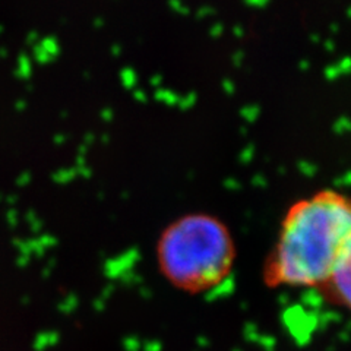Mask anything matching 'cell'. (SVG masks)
Listing matches in <instances>:
<instances>
[{
    "instance_id": "3",
    "label": "cell",
    "mask_w": 351,
    "mask_h": 351,
    "mask_svg": "<svg viewBox=\"0 0 351 351\" xmlns=\"http://www.w3.org/2000/svg\"><path fill=\"white\" fill-rule=\"evenodd\" d=\"M321 292H325L331 301L351 313V247Z\"/></svg>"
},
{
    "instance_id": "2",
    "label": "cell",
    "mask_w": 351,
    "mask_h": 351,
    "mask_svg": "<svg viewBox=\"0 0 351 351\" xmlns=\"http://www.w3.org/2000/svg\"><path fill=\"white\" fill-rule=\"evenodd\" d=\"M237 244L230 227L217 215L195 211L170 221L155 243L161 277L177 292L205 294L233 274Z\"/></svg>"
},
{
    "instance_id": "1",
    "label": "cell",
    "mask_w": 351,
    "mask_h": 351,
    "mask_svg": "<svg viewBox=\"0 0 351 351\" xmlns=\"http://www.w3.org/2000/svg\"><path fill=\"white\" fill-rule=\"evenodd\" d=\"M351 247V195L321 189L297 199L281 218L262 265L268 289L322 290Z\"/></svg>"
}]
</instances>
